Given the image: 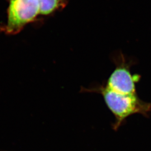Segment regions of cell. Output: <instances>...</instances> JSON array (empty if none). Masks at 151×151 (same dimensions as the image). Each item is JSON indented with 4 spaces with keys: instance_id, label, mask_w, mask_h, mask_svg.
<instances>
[{
    "instance_id": "obj_1",
    "label": "cell",
    "mask_w": 151,
    "mask_h": 151,
    "mask_svg": "<svg viewBox=\"0 0 151 151\" xmlns=\"http://www.w3.org/2000/svg\"><path fill=\"white\" fill-rule=\"evenodd\" d=\"M100 91L108 108L115 116L116 128L130 115L137 113L146 115L151 110V104L142 101L136 94H123L106 87L101 88Z\"/></svg>"
},
{
    "instance_id": "obj_2",
    "label": "cell",
    "mask_w": 151,
    "mask_h": 151,
    "mask_svg": "<svg viewBox=\"0 0 151 151\" xmlns=\"http://www.w3.org/2000/svg\"><path fill=\"white\" fill-rule=\"evenodd\" d=\"M39 14V0H10L7 22L4 31L7 34H16L26 25L35 20Z\"/></svg>"
},
{
    "instance_id": "obj_3",
    "label": "cell",
    "mask_w": 151,
    "mask_h": 151,
    "mask_svg": "<svg viewBox=\"0 0 151 151\" xmlns=\"http://www.w3.org/2000/svg\"><path fill=\"white\" fill-rule=\"evenodd\" d=\"M136 78L131 75L129 70L124 65H119L110 76L106 87L123 94H136Z\"/></svg>"
},
{
    "instance_id": "obj_4",
    "label": "cell",
    "mask_w": 151,
    "mask_h": 151,
    "mask_svg": "<svg viewBox=\"0 0 151 151\" xmlns=\"http://www.w3.org/2000/svg\"><path fill=\"white\" fill-rule=\"evenodd\" d=\"M40 5V14L48 15L61 7L63 0H39Z\"/></svg>"
}]
</instances>
